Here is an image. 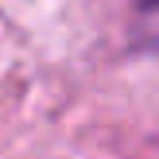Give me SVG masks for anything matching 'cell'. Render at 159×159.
<instances>
[]
</instances>
